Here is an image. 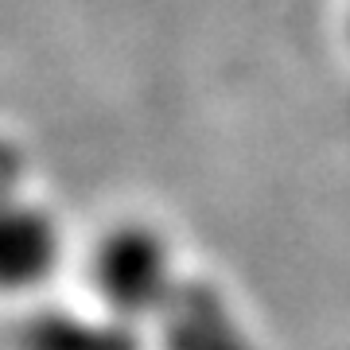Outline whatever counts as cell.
<instances>
[{"instance_id":"5","label":"cell","mask_w":350,"mask_h":350,"mask_svg":"<svg viewBox=\"0 0 350 350\" xmlns=\"http://www.w3.org/2000/svg\"><path fill=\"white\" fill-rule=\"evenodd\" d=\"M20 179H24L20 156H16L12 144H4V140H0V202L20 195Z\"/></svg>"},{"instance_id":"3","label":"cell","mask_w":350,"mask_h":350,"mask_svg":"<svg viewBox=\"0 0 350 350\" xmlns=\"http://www.w3.org/2000/svg\"><path fill=\"white\" fill-rule=\"evenodd\" d=\"M160 331L163 350H257L250 327L241 323L222 292L187 276L160 312Z\"/></svg>"},{"instance_id":"1","label":"cell","mask_w":350,"mask_h":350,"mask_svg":"<svg viewBox=\"0 0 350 350\" xmlns=\"http://www.w3.org/2000/svg\"><path fill=\"white\" fill-rule=\"evenodd\" d=\"M90 280L105 312L129 323L160 319L175 288L183 284V276L175 273L167 238L144 222L113 226L98 241V253L90 261Z\"/></svg>"},{"instance_id":"2","label":"cell","mask_w":350,"mask_h":350,"mask_svg":"<svg viewBox=\"0 0 350 350\" xmlns=\"http://www.w3.org/2000/svg\"><path fill=\"white\" fill-rule=\"evenodd\" d=\"M63 230L39 202L16 195L0 202V292H27L55 273Z\"/></svg>"},{"instance_id":"4","label":"cell","mask_w":350,"mask_h":350,"mask_svg":"<svg viewBox=\"0 0 350 350\" xmlns=\"http://www.w3.org/2000/svg\"><path fill=\"white\" fill-rule=\"evenodd\" d=\"M24 350H140L137 323L117 319L105 312V319L75 312H43L24 323L20 335Z\"/></svg>"}]
</instances>
